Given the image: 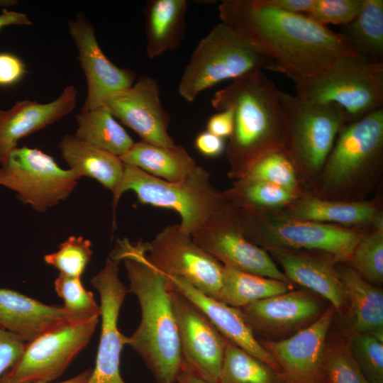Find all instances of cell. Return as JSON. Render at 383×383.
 Here are the masks:
<instances>
[{
  "label": "cell",
  "instance_id": "obj_39",
  "mask_svg": "<svg viewBox=\"0 0 383 383\" xmlns=\"http://www.w3.org/2000/svg\"><path fill=\"white\" fill-rule=\"evenodd\" d=\"M323 362L329 383H370L355 362L348 343L337 340L325 348Z\"/></svg>",
  "mask_w": 383,
  "mask_h": 383
},
{
  "label": "cell",
  "instance_id": "obj_4",
  "mask_svg": "<svg viewBox=\"0 0 383 383\" xmlns=\"http://www.w3.org/2000/svg\"><path fill=\"white\" fill-rule=\"evenodd\" d=\"M383 166V108L348 123L308 194L328 200L362 201Z\"/></svg>",
  "mask_w": 383,
  "mask_h": 383
},
{
  "label": "cell",
  "instance_id": "obj_40",
  "mask_svg": "<svg viewBox=\"0 0 383 383\" xmlns=\"http://www.w3.org/2000/svg\"><path fill=\"white\" fill-rule=\"evenodd\" d=\"M364 0H315L312 9L306 15L316 23L345 26L359 13Z\"/></svg>",
  "mask_w": 383,
  "mask_h": 383
},
{
  "label": "cell",
  "instance_id": "obj_27",
  "mask_svg": "<svg viewBox=\"0 0 383 383\" xmlns=\"http://www.w3.org/2000/svg\"><path fill=\"white\" fill-rule=\"evenodd\" d=\"M187 0H150L144 9L146 52L150 59L175 50L185 29Z\"/></svg>",
  "mask_w": 383,
  "mask_h": 383
},
{
  "label": "cell",
  "instance_id": "obj_34",
  "mask_svg": "<svg viewBox=\"0 0 383 383\" xmlns=\"http://www.w3.org/2000/svg\"><path fill=\"white\" fill-rule=\"evenodd\" d=\"M218 383H274L271 368L226 339Z\"/></svg>",
  "mask_w": 383,
  "mask_h": 383
},
{
  "label": "cell",
  "instance_id": "obj_18",
  "mask_svg": "<svg viewBox=\"0 0 383 383\" xmlns=\"http://www.w3.org/2000/svg\"><path fill=\"white\" fill-rule=\"evenodd\" d=\"M335 310L328 307L315 321L293 335L278 340H259L287 377L295 383H309L317 376Z\"/></svg>",
  "mask_w": 383,
  "mask_h": 383
},
{
  "label": "cell",
  "instance_id": "obj_43",
  "mask_svg": "<svg viewBox=\"0 0 383 383\" xmlns=\"http://www.w3.org/2000/svg\"><path fill=\"white\" fill-rule=\"evenodd\" d=\"M233 113L231 109H224L212 115L208 120L206 131L220 138H230L233 131Z\"/></svg>",
  "mask_w": 383,
  "mask_h": 383
},
{
  "label": "cell",
  "instance_id": "obj_26",
  "mask_svg": "<svg viewBox=\"0 0 383 383\" xmlns=\"http://www.w3.org/2000/svg\"><path fill=\"white\" fill-rule=\"evenodd\" d=\"M61 155L80 179L88 177L99 182L112 194L119 186L124 172L121 158L109 152L65 134L59 143Z\"/></svg>",
  "mask_w": 383,
  "mask_h": 383
},
{
  "label": "cell",
  "instance_id": "obj_48",
  "mask_svg": "<svg viewBox=\"0 0 383 383\" xmlns=\"http://www.w3.org/2000/svg\"><path fill=\"white\" fill-rule=\"evenodd\" d=\"M180 376L184 379L185 383H207L199 377L184 370Z\"/></svg>",
  "mask_w": 383,
  "mask_h": 383
},
{
  "label": "cell",
  "instance_id": "obj_25",
  "mask_svg": "<svg viewBox=\"0 0 383 383\" xmlns=\"http://www.w3.org/2000/svg\"><path fill=\"white\" fill-rule=\"evenodd\" d=\"M347 296L353 333L383 341V291L344 263L335 265Z\"/></svg>",
  "mask_w": 383,
  "mask_h": 383
},
{
  "label": "cell",
  "instance_id": "obj_37",
  "mask_svg": "<svg viewBox=\"0 0 383 383\" xmlns=\"http://www.w3.org/2000/svg\"><path fill=\"white\" fill-rule=\"evenodd\" d=\"M55 289L63 299L62 307L69 313L78 318L100 317V305L96 302L93 293L84 288L81 277L59 273L55 280Z\"/></svg>",
  "mask_w": 383,
  "mask_h": 383
},
{
  "label": "cell",
  "instance_id": "obj_42",
  "mask_svg": "<svg viewBox=\"0 0 383 383\" xmlns=\"http://www.w3.org/2000/svg\"><path fill=\"white\" fill-rule=\"evenodd\" d=\"M26 66L15 55L0 53V86H10L18 82L26 73Z\"/></svg>",
  "mask_w": 383,
  "mask_h": 383
},
{
  "label": "cell",
  "instance_id": "obj_5",
  "mask_svg": "<svg viewBox=\"0 0 383 383\" xmlns=\"http://www.w3.org/2000/svg\"><path fill=\"white\" fill-rule=\"evenodd\" d=\"M233 210L238 228L252 243L264 249L279 247L317 252L335 264L345 263L370 231L293 218L280 211H253L233 206Z\"/></svg>",
  "mask_w": 383,
  "mask_h": 383
},
{
  "label": "cell",
  "instance_id": "obj_14",
  "mask_svg": "<svg viewBox=\"0 0 383 383\" xmlns=\"http://www.w3.org/2000/svg\"><path fill=\"white\" fill-rule=\"evenodd\" d=\"M170 294L184 370L207 383H218L226 339L207 316L172 285Z\"/></svg>",
  "mask_w": 383,
  "mask_h": 383
},
{
  "label": "cell",
  "instance_id": "obj_19",
  "mask_svg": "<svg viewBox=\"0 0 383 383\" xmlns=\"http://www.w3.org/2000/svg\"><path fill=\"white\" fill-rule=\"evenodd\" d=\"M77 88L69 85L52 101L23 99L8 110H0V165L6 162L21 138L70 114L77 105Z\"/></svg>",
  "mask_w": 383,
  "mask_h": 383
},
{
  "label": "cell",
  "instance_id": "obj_1",
  "mask_svg": "<svg viewBox=\"0 0 383 383\" xmlns=\"http://www.w3.org/2000/svg\"><path fill=\"white\" fill-rule=\"evenodd\" d=\"M218 10L221 23L268 57L275 72L294 82L318 74L341 57L356 54L340 33L267 0H223Z\"/></svg>",
  "mask_w": 383,
  "mask_h": 383
},
{
  "label": "cell",
  "instance_id": "obj_13",
  "mask_svg": "<svg viewBox=\"0 0 383 383\" xmlns=\"http://www.w3.org/2000/svg\"><path fill=\"white\" fill-rule=\"evenodd\" d=\"M223 266L291 284L270 253L248 240L238 228L231 205L192 235Z\"/></svg>",
  "mask_w": 383,
  "mask_h": 383
},
{
  "label": "cell",
  "instance_id": "obj_17",
  "mask_svg": "<svg viewBox=\"0 0 383 383\" xmlns=\"http://www.w3.org/2000/svg\"><path fill=\"white\" fill-rule=\"evenodd\" d=\"M124 125L135 131L140 140L161 146L175 145L168 132L169 113L162 107L157 80L148 75L114 94L105 103Z\"/></svg>",
  "mask_w": 383,
  "mask_h": 383
},
{
  "label": "cell",
  "instance_id": "obj_20",
  "mask_svg": "<svg viewBox=\"0 0 383 383\" xmlns=\"http://www.w3.org/2000/svg\"><path fill=\"white\" fill-rule=\"evenodd\" d=\"M240 309L254 334L293 331L313 322L322 313L317 300L304 290H289Z\"/></svg>",
  "mask_w": 383,
  "mask_h": 383
},
{
  "label": "cell",
  "instance_id": "obj_44",
  "mask_svg": "<svg viewBox=\"0 0 383 383\" xmlns=\"http://www.w3.org/2000/svg\"><path fill=\"white\" fill-rule=\"evenodd\" d=\"M194 145L201 155L210 157L221 155L225 150L224 139L207 131L200 133L196 136Z\"/></svg>",
  "mask_w": 383,
  "mask_h": 383
},
{
  "label": "cell",
  "instance_id": "obj_49",
  "mask_svg": "<svg viewBox=\"0 0 383 383\" xmlns=\"http://www.w3.org/2000/svg\"><path fill=\"white\" fill-rule=\"evenodd\" d=\"M177 383H185L184 379L180 376Z\"/></svg>",
  "mask_w": 383,
  "mask_h": 383
},
{
  "label": "cell",
  "instance_id": "obj_31",
  "mask_svg": "<svg viewBox=\"0 0 383 383\" xmlns=\"http://www.w3.org/2000/svg\"><path fill=\"white\" fill-rule=\"evenodd\" d=\"M235 207L253 211H274L284 209L300 195L277 185L255 179L239 178L223 192Z\"/></svg>",
  "mask_w": 383,
  "mask_h": 383
},
{
  "label": "cell",
  "instance_id": "obj_6",
  "mask_svg": "<svg viewBox=\"0 0 383 383\" xmlns=\"http://www.w3.org/2000/svg\"><path fill=\"white\" fill-rule=\"evenodd\" d=\"M127 191L142 204L175 211L181 228L191 236L229 204L223 192L212 184L209 172L198 165L184 179L169 182L124 164L121 182L113 194L114 209Z\"/></svg>",
  "mask_w": 383,
  "mask_h": 383
},
{
  "label": "cell",
  "instance_id": "obj_29",
  "mask_svg": "<svg viewBox=\"0 0 383 383\" xmlns=\"http://www.w3.org/2000/svg\"><path fill=\"white\" fill-rule=\"evenodd\" d=\"M76 120L77 138L119 157L135 143L106 104L87 111L80 110Z\"/></svg>",
  "mask_w": 383,
  "mask_h": 383
},
{
  "label": "cell",
  "instance_id": "obj_22",
  "mask_svg": "<svg viewBox=\"0 0 383 383\" xmlns=\"http://www.w3.org/2000/svg\"><path fill=\"white\" fill-rule=\"evenodd\" d=\"M167 276L172 287L194 304L226 339L270 368L278 367L274 359L256 338L240 309L228 306L204 294L183 278Z\"/></svg>",
  "mask_w": 383,
  "mask_h": 383
},
{
  "label": "cell",
  "instance_id": "obj_46",
  "mask_svg": "<svg viewBox=\"0 0 383 383\" xmlns=\"http://www.w3.org/2000/svg\"><path fill=\"white\" fill-rule=\"evenodd\" d=\"M32 22L24 13L4 9L0 14V29L11 25L30 26Z\"/></svg>",
  "mask_w": 383,
  "mask_h": 383
},
{
  "label": "cell",
  "instance_id": "obj_16",
  "mask_svg": "<svg viewBox=\"0 0 383 383\" xmlns=\"http://www.w3.org/2000/svg\"><path fill=\"white\" fill-rule=\"evenodd\" d=\"M68 28L87 80V96L81 111L105 104L112 96L134 84L136 73L116 66L105 55L94 26L83 13L69 21Z\"/></svg>",
  "mask_w": 383,
  "mask_h": 383
},
{
  "label": "cell",
  "instance_id": "obj_2",
  "mask_svg": "<svg viewBox=\"0 0 383 383\" xmlns=\"http://www.w3.org/2000/svg\"><path fill=\"white\" fill-rule=\"evenodd\" d=\"M113 252L124 262L128 292L136 296L141 310L140 324L126 338V345L141 357L157 383H177L184 361L171 300L172 284L148 260L143 243L119 240Z\"/></svg>",
  "mask_w": 383,
  "mask_h": 383
},
{
  "label": "cell",
  "instance_id": "obj_41",
  "mask_svg": "<svg viewBox=\"0 0 383 383\" xmlns=\"http://www.w3.org/2000/svg\"><path fill=\"white\" fill-rule=\"evenodd\" d=\"M26 345L17 335L0 329V377L18 361Z\"/></svg>",
  "mask_w": 383,
  "mask_h": 383
},
{
  "label": "cell",
  "instance_id": "obj_47",
  "mask_svg": "<svg viewBox=\"0 0 383 383\" xmlns=\"http://www.w3.org/2000/svg\"><path fill=\"white\" fill-rule=\"evenodd\" d=\"M92 369L89 368L81 372L80 374L74 376L72 378L67 379L65 381L56 382V383H87L91 374ZM0 383H50V382H11L4 381L0 379Z\"/></svg>",
  "mask_w": 383,
  "mask_h": 383
},
{
  "label": "cell",
  "instance_id": "obj_28",
  "mask_svg": "<svg viewBox=\"0 0 383 383\" xmlns=\"http://www.w3.org/2000/svg\"><path fill=\"white\" fill-rule=\"evenodd\" d=\"M120 158L126 165L169 182L184 179L197 166L182 145L161 146L143 140L135 142Z\"/></svg>",
  "mask_w": 383,
  "mask_h": 383
},
{
  "label": "cell",
  "instance_id": "obj_30",
  "mask_svg": "<svg viewBox=\"0 0 383 383\" xmlns=\"http://www.w3.org/2000/svg\"><path fill=\"white\" fill-rule=\"evenodd\" d=\"M340 33L356 54L383 62V1L364 0L356 17Z\"/></svg>",
  "mask_w": 383,
  "mask_h": 383
},
{
  "label": "cell",
  "instance_id": "obj_8",
  "mask_svg": "<svg viewBox=\"0 0 383 383\" xmlns=\"http://www.w3.org/2000/svg\"><path fill=\"white\" fill-rule=\"evenodd\" d=\"M256 70L275 72L266 55L219 23L203 37L192 52L178 85L179 94L194 101L204 91Z\"/></svg>",
  "mask_w": 383,
  "mask_h": 383
},
{
  "label": "cell",
  "instance_id": "obj_11",
  "mask_svg": "<svg viewBox=\"0 0 383 383\" xmlns=\"http://www.w3.org/2000/svg\"><path fill=\"white\" fill-rule=\"evenodd\" d=\"M99 316L67 320L26 343L18 361L0 379L11 382H50L60 377L87 346Z\"/></svg>",
  "mask_w": 383,
  "mask_h": 383
},
{
  "label": "cell",
  "instance_id": "obj_10",
  "mask_svg": "<svg viewBox=\"0 0 383 383\" xmlns=\"http://www.w3.org/2000/svg\"><path fill=\"white\" fill-rule=\"evenodd\" d=\"M80 178L38 148L16 147L0 167V186L36 211L44 213L69 197Z\"/></svg>",
  "mask_w": 383,
  "mask_h": 383
},
{
  "label": "cell",
  "instance_id": "obj_33",
  "mask_svg": "<svg viewBox=\"0 0 383 383\" xmlns=\"http://www.w3.org/2000/svg\"><path fill=\"white\" fill-rule=\"evenodd\" d=\"M239 178L269 182L300 195L307 194L298 167L286 149L270 151L260 156L237 179Z\"/></svg>",
  "mask_w": 383,
  "mask_h": 383
},
{
  "label": "cell",
  "instance_id": "obj_45",
  "mask_svg": "<svg viewBox=\"0 0 383 383\" xmlns=\"http://www.w3.org/2000/svg\"><path fill=\"white\" fill-rule=\"evenodd\" d=\"M267 3L279 9L306 15L313 8L315 0H267Z\"/></svg>",
  "mask_w": 383,
  "mask_h": 383
},
{
  "label": "cell",
  "instance_id": "obj_3",
  "mask_svg": "<svg viewBox=\"0 0 383 383\" xmlns=\"http://www.w3.org/2000/svg\"><path fill=\"white\" fill-rule=\"evenodd\" d=\"M279 91L262 70H256L215 92L212 106L233 113V131L226 148L231 178L237 179L263 154L286 149L287 122Z\"/></svg>",
  "mask_w": 383,
  "mask_h": 383
},
{
  "label": "cell",
  "instance_id": "obj_12",
  "mask_svg": "<svg viewBox=\"0 0 383 383\" xmlns=\"http://www.w3.org/2000/svg\"><path fill=\"white\" fill-rule=\"evenodd\" d=\"M145 256L162 273L184 279L204 294L219 299L224 266L184 232L170 225L150 242L143 243Z\"/></svg>",
  "mask_w": 383,
  "mask_h": 383
},
{
  "label": "cell",
  "instance_id": "obj_7",
  "mask_svg": "<svg viewBox=\"0 0 383 383\" xmlns=\"http://www.w3.org/2000/svg\"><path fill=\"white\" fill-rule=\"evenodd\" d=\"M294 83L298 97L337 104L350 122L383 108V62L357 54L341 57L318 74Z\"/></svg>",
  "mask_w": 383,
  "mask_h": 383
},
{
  "label": "cell",
  "instance_id": "obj_21",
  "mask_svg": "<svg viewBox=\"0 0 383 383\" xmlns=\"http://www.w3.org/2000/svg\"><path fill=\"white\" fill-rule=\"evenodd\" d=\"M283 270L290 282H294L328 300L340 312L348 306L343 284L331 259L302 250L271 247L265 249Z\"/></svg>",
  "mask_w": 383,
  "mask_h": 383
},
{
  "label": "cell",
  "instance_id": "obj_32",
  "mask_svg": "<svg viewBox=\"0 0 383 383\" xmlns=\"http://www.w3.org/2000/svg\"><path fill=\"white\" fill-rule=\"evenodd\" d=\"M291 284L224 266L223 286L218 301L243 308L256 301L285 293Z\"/></svg>",
  "mask_w": 383,
  "mask_h": 383
},
{
  "label": "cell",
  "instance_id": "obj_23",
  "mask_svg": "<svg viewBox=\"0 0 383 383\" xmlns=\"http://www.w3.org/2000/svg\"><path fill=\"white\" fill-rule=\"evenodd\" d=\"M279 211L296 219L365 231L383 229L382 209L375 200L341 201L305 194Z\"/></svg>",
  "mask_w": 383,
  "mask_h": 383
},
{
  "label": "cell",
  "instance_id": "obj_9",
  "mask_svg": "<svg viewBox=\"0 0 383 383\" xmlns=\"http://www.w3.org/2000/svg\"><path fill=\"white\" fill-rule=\"evenodd\" d=\"M279 97L287 122L286 150L305 185L308 182L309 187L320 174L340 131L350 118L335 104L309 101L281 90Z\"/></svg>",
  "mask_w": 383,
  "mask_h": 383
},
{
  "label": "cell",
  "instance_id": "obj_38",
  "mask_svg": "<svg viewBox=\"0 0 383 383\" xmlns=\"http://www.w3.org/2000/svg\"><path fill=\"white\" fill-rule=\"evenodd\" d=\"M350 353L370 383H383V341L369 334H352Z\"/></svg>",
  "mask_w": 383,
  "mask_h": 383
},
{
  "label": "cell",
  "instance_id": "obj_24",
  "mask_svg": "<svg viewBox=\"0 0 383 383\" xmlns=\"http://www.w3.org/2000/svg\"><path fill=\"white\" fill-rule=\"evenodd\" d=\"M75 318H86L74 316L62 306L45 304L14 290L0 288V329L17 335L26 343Z\"/></svg>",
  "mask_w": 383,
  "mask_h": 383
},
{
  "label": "cell",
  "instance_id": "obj_15",
  "mask_svg": "<svg viewBox=\"0 0 383 383\" xmlns=\"http://www.w3.org/2000/svg\"><path fill=\"white\" fill-rule=\"evenodd\" d=\"M121 260L111 252L104 267L91 279L100 296L101 327L96 365L87 383H125L120 370L126 338L118 327L121 307L129 292L119 278Z\"/></svg>",
  "mask_w": 383,
  "mask_h": 383
},
{
  "label": "cell",
  "instance_id": "obj_36",
  "mask_svg": "<svg viewBox=\"0 0 383 383\" xmlns=\"http://www.w3.org/2000/svg\"><path fill=\"white\" fill-rule=\"evenodd\" d=\"M93 250L91 242L82 236L71 235L62 243L57 251L45 255V262L60 273L81 277L89 264Z\"/></svg>",
  "mask_w": 383,
  "mask_h": 383
},
{
  "label": "cell",
  "instance_id": "obj_35",
  "mask_svg": "<svg viewBox=\"0 0 383 383\" xmlns=\"http://www.w3.org/2000/svg\"><path fill=\"white\" fill-rule=\"evenodd\" d=\"M344 264L355 270L372 284L383 283V229L367 232Z\"/></svg>",
  "mask_w": 383,
  "mask_h": 383
}]
</instances>
